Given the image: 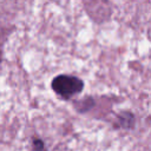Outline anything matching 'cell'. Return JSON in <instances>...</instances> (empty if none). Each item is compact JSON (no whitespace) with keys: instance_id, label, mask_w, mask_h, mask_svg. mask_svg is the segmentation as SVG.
<instances>
[{"instance_id":"1","label":"cell","mask_w":151,"mask_h":151,"mask_svg":"<svg viewBox=\"0 0 151 151\" xmlns=\"http://www.w3.org/2000/svg\"><path fill=\"white\" fill-rule=\"evenodd\" d=\"M51 87L61 99L68 100L84 90V81L76 76L58 74L52 79Z\"/></svg>"},{"instance_id":"4","label":"cell","mask_w":151,"mask_h":151,"mask_svg":"<svg viewBox=\"0 0 151 151\" xmlns=\"http://www.w3.org/2000/svg\"><path fill=\"white\" fill-rule=\"evenodd\" d=\"M0 61H1V52H0Z\"/></svg>"},{"instance_id":"3","label":"cell","mask_w":151,"mask_h":151,"mask_svg":"<svg viewBox=\"0 0 151 151\" xmlns=\"http://www.w3.org/2000/svg\"><path fill=\"white\" fill-rule=\"evenodd\" d=\"M33 149L34 151H44V142L41 139H33Z\"/></svg>"},{"instance_id":"2","label":"cell","mask_w":151,"mask_h":151,"mask_svg":"<svg viewBox=\"0 0 151 151\" xmlns=\"http://www.w3.org/2000/svg\"><path fill=\"white\" fill-rule=\"evenodd\" d=\"M134 125V117L132 113L130 112H124L123 114L119 116V124L118 126L119 127H123V129H130Z\"/></svg>"}]
</instances>
